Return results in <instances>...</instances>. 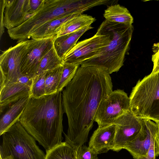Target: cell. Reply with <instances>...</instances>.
I'll return each mask as SVG.
<instances>
[{"mask_svg":"<svg viewBox=\"0 0 159 159\" xmlns=\"http://www.w3.org/2000/svg\"><path fill=\"white\" fill-rule=\"evenodd\" d=\"M159 155V143L157 136L154 139L146 155L137 159H156Z\"/></svg>","mask_w":159,"mask_h":159,"instance_id":"4316f807","label":"cell"},{"mask_svg":"<svg viewBox=\"0 0 159 159\" xmlns=\"http://www.w3.org/2000/svg\"><path fill=\"white\" fill-rule=\"evenodd\" d=\"M153 54L152 60L153 63V67L152 73L159 71V42L155 43L152 47Z\"/></svg>","mask_w":159,"mask_h":159,"instance_id":"83f0119b","label":"cell"},{"mask_svg":"<svg viewBox=\"0 0 159 159\" xmlns=\"http://www.w3.org/2000/svg\"><path fill=\"white\" fill-rule=\"evenodd\" d=\"M116 126L112 124L98 126L93 132L89 143V148L97 154L112 150L114 144Z\"/></svg>","mask_w":159,"mask_h":159,"instance_id":"5bb4252c","label":"cell"},{"mask_svg":"<svg viewBox=\"0 0 159 159\" xmlns=\"http://www.w3.org/2000/svg\"><path fill=\"white\" fill-rule=\"evenodd\" d=\"M80 65L63 63L57 92H62L73 79Z\"/></svg>","mask_w":159,"mask_h":159,"instance_id":"cb8c5ba5","label":"cell"},{"mask_svg":"<svg viewBox=\"0 0 159 159\" xmlns=\"http://www.w3.org/2000/svg\"><path fill=\"white\" fill-rule=\"evenodd\" d=\"M31 88L17 82L5 86L0 90V113L20 99L30 95Z\"/></svg>","mask_w":159,"mask_h":159,"instance_id":"9a60e30c","label":"cell"},{"mask_svg":"<svg viewBox=\"0 0 159 159\" xmlns=\"http://www.w3.org/2000/svg\"><path fill=\"white\" fill-rule=\"evenodd\" d=\"M98 0H43L35 12L19 26L7 30L9 37L19 43L45 23L66 15L84 12L99 5Z\"/></svg>","mask_w":159,"mask_h":159,"instance_id":"3957f363","label":"cell"},{"mask_svg":"<svg viewBox=\"0 0 159 159\" xmlns=\"http://www.w3.org/2000/svg\"><path fill=\"white\" fill-rule=\"evenodd\" d=\"M47 72L35 76L33 78V83L30 90L31 97L38 98L45 95V80Z\"/></svg>","mask_w":159,"mask_h":159,"instance_id":"d4e9b609","label":"cell"},{"mask_svg":"<svg viewBox=\"0 0 159 159\" xmlns=\"http://www.w3.org/2000/svg\"></svg>","mask_w":159,"mask_h":159,"instance_id":"d6a6232c","label":"cell"},{"mask_svg":"<svg viewBox=\"0 0 159 159\" xmlns=\"http://www.w3.org/2000/svg\"><path fill=\"white\" fill-rule=\"evenodd\" d=\"M92 28L91 25L72 33L55 37L54 46L60 57L63 59L66 53L76 44L80 38L87 31Z\"/></svg>","mask_w":159,"mask_h":159,"instance_id":"ac0fdd59","label":"cell"},{"mask_svg":"<svg viewBox=\"0 0 159 159\" xmlns=\"http://www.w3.org/2000/svg\"><path fill=\"white\" fill-rule=\"evenodd\" d=\"M129 98L130 109L136 116L159 122V71L139 80Z\"/></svg>","mask_w":159,"mask_h":159,"instance_id":"5b68a950","label":"cell"},{"mask_svg":"<svg viewBox=\"0 0 159 159\" xmlns=\"http://www.w3.org/2000/svg\"><path fill=\"white\" fill-rule=\"evenodd\" d=\"M81 14L77 13L66 15L50 20L33 31L29 39H46L56 36L58 29L64 23Z\"/></svg>","mask_w":159,"mask_h":159,"instance_id":"e0dca14e","label":"cell"},{"mask_svg":"<svg viewBox=\"0 0 159 159\" xmlns=\"http://www.w3.org/2000/svg\"><path fill=\"white\" fill-rule=\"evenodd\" d=\"M29 40L3 51L0 56V88L16 82L21 75V66Z\"/></svg>","mask_w":159,"mask_h":159,"instance_id":"9c48e42d","label":"cell"},{"mask_svg":"<svg viewBox=\"0 0 159 159\" xmlns=\"http://www.w3.org/2000/svg\"><path fill=\"white\" fill-rule=\"evenodd\" d=\"M63 65L47 72L45 80V95L51 94L57 92V88L60 82Z\"/></svg>","mask_w":159,"mask_h":159,"instance_id":"603a6c76","label":"cell"},{"mask_svg":"<svg viewBox=\"0 0 159 159\" xmlns=\"http://www.w3.org/2000/svg\"><path fill=\"white\" fill-rule=\"evenodd\" d=\"M98 154L83 145L77 151V159H98Z\"/></svg>","mask_w":159,"mask_h":159,"instance_id":"484cf974","label":"cell"},{"mask_svg":"<svg viewBox=\"0 0 159 159\" xmlns=\"http://www.w3.org/2000/svg\"><path fill=\"white\" fill-rule=\"evenodd\" d=\"M30 98V95L22 98L11 104L1 116L0 135L17 121L22 115Z\"/></svg>","mask_w":159,"mask_h":159,"instance_id":"2e32d148","label":"cell"},{"mask_svg":"<svg viewBox=\"0 0 159 159\" xmlns=\"http://www.w3.org/2000/svg\"><path fill=\"white\" fill-rule=\"evenodd\" d=\"M103 15L106 20L111 22L129 25L133 22V18L129 10L119 4L108 6Z\"/></svg>","mask_w":159,"mask_h":159,"instance_id":"ffe728a7","label":"cell"},{"mask_svg":"<svg viewBox=\"0 0 159 159\" xmlns=\"http://www.w3.org/2000/svg\"><path fill=\"white\" fill-rule=\"evenodd\" d=\"M45 159H77V151L66 141L46 151Z\"/></svg>","mask_w":159,"mask_h":159,"instance_id":"7402d4cb","label":"cell"},{"mask_svg":"<svg viewBox=\"0 0 159 159\" xmlns=\"http://www.w3.org/2000/svg\"><path fill=\"white\" fill-rule=\"evenodd\" d=\"M130 109V99L123 90L112 91L100 103L94 119L99 127L112 124L114 120Z\"/></svg>","mask_w":159,"mask_h":159,"instance_id":"ba28073f","label":"cell"},{"mask_svg":"<svg viewBox=\"0 0 159 159\" xmlns=\"http://www.w3.org/2000/svg\"><path fill=\"white\" fill-rule=\"evenodd\" d=\"M3 23L7 30L17 27L33 15L29 0H5Z\"/></svg>","mask_w":159,"mask_h":159,"instance_id":"4fadbf2b","label":"cell"},{"mask_svg":"<svg viewBox=\"0 0 159 159\" xmlns=\"http://www.w3.org/2000/svg\"><path fill=\"white\" fill-rule=\"evenodd\" d=\"M156 123L158 125V130L157 133V138L159 143V122H157Z\"/></svg>","mask_w":159,"mask_h":159,"instance_id":"4dcf8cb0","label":"cell"},{"mask_svg":"<svg viewBox=\"0 0 159 159\" xmlns=\"http://www.w3.org/2000/svg\"><path fill=\"white\" fill-rule=\"evenodd\" d=\"M16 82L25 85L30 88L33 84V79L26 75H21L19 77Z\"/></svg>","mask_w":159,"mask_h":159,"instance_id":"f546056e","label":"cell"},{"mask_svg":"<svg viewBox=\"0 0 159 159\" xmlns=\"http://www.w3.org/2000/svg\"><path fill=\"white\" fill-rule=\"evenodd\" d=\"M1 136L0 154L2 159H45L46 155L20 120Z\"/></svg>","mask_w":159,"mask_h":159,"instance_id":"8992f818","label":"cell"},{"mask_svg":"<svg viewBox=\"0 0 159 159\" xmlns=\"http://www.w3.org/2000/svg\"><path fill=\"white\" fill-rule=\"evenodd\" d=\"M113 124L116 126L112 150L118 152L124 149L126 144L139 133L141 128L140 118L130 110L116 118Z\"/></svg>","mask_w":159,"mask_h":159,"instance_id":"8fae6325","label":"cell"},{"mask_svg":"<svg viewBox=\"0 0 159 159\" xmlns=\"http://www.w3.org/2000/svg\"><path fill=\"white\" fill-rule=\"evenodd\" d=\"M140 118L142 126L139 132L124 148L135 159L146 155L158 130L157 123L148 118Z\"/></svg>","mask_w":159,"mask_h":159,"instance_id":"7c38bea8","label":"cell"},{"mask_svg":"<svg viewBox=\"0 0 159 159\" xmlns=\"http://www.w3.org/2000/svg\"><path fill=\"white\" fill-rule=\"evenodd\" d=\"M99 27L109 34L110 41L98 54L83 61L80 66L101 68L110 75L118 72L124 65L134 27L132 25L112 22L106 20Z\"/></svg>","mask_w":159,"mask_h":159,"instance_id":"277c9868","label":"cell"},{"mask_svg":"<svg viewBox=\"0 0 159 159\" xmlns=\"http://www.w3.org/2000/svg\"><path fill=\"white\" fill-rule=\"evenodd\" d=\"M113 87L111 76L104 69L80 66L62 90L68 125L65 141L76 151L87 141L98 107Z\"/></svg>","mask_w":159,"mask_h":159,"instance_id":"6da1fadb","label":"cell"},{"mask_svg":"<svg viewBox=\"0 0 159 159\" xmlns=\"http://www.w3.org/2000/svg\"><path fill=\"white\" fill-rule=\"evenodd\" d=\"M6 6L5 0H0V38L4 32V26L3 23L4 11Z\"/></svg>","mask_w":159,"mask_h":159,"instance_id":"f1b7e54d","label":"cell"},{"mask_svg":"<svg viewBox=\"0 0 159 159\" xmlns=\"http://www.w3.org/2000/svg\"><path fill=\"white\" fill-rule=\"evenodd\" d=\"M64 113L61 92L30 97L20 121L47 151L62 142Z\"/></svg>","mask_w":159,"mask_h":159,"instance_id":"7a4b0ae2","label":"cell"},{"mask_svg":"<svg viewBox=\"0 0 159 159\" xmlns=\"http://www.w3.org/2000/svg\"><path fill=\"white\" fill-rule=\"evenodd\" d=\"M110 41L109 34L99 27L93 36L79 42L66 53L63 58V63L80 65L83 61L98 54Z\"/></svg>","mask_w":159,"mask_h":159,"instance_id":"52a82bcc","label":"cell"},{"mask_svg":"<svg viewBox=\"0 0 159 159\" xmlns=\"http://www.w3.org/2000/svg\"><path fill=\"white\" fill-rule=\"evenodd\" d=\"M55 37L29 40L21 63L22 74L33 78L42 58L53 46Z\"/></svg>","mask_w":159,"mask_h":159,"instance_id":"30bf717a","label":"cell"},{"mask_svg":"<svg viewBox=\"0 0 159 159\" xmlns=\"http://www.w3.org/2000/svg\"><path fill=\"white\" fill-rule=\"evenodd\" d=\"M63 64V59L57 54L53 45L42 58L35 76L40 75L44 72L55 69Z\"/></svg>","mask_w":159,"mask_h":159,"instance_id":"44dd1931","label":"cell"},{"mask_svg":"<svg viewBox=\"0 0 159 159\" xmlns=\"http://www.w3.org/2000/svg\"><path fill=\"white\" fill-rule=\"evenodd\" d=\"M0 159H2V158L0 157Z\"/></svg>","mask_w":159,"mask_h":159,"instance_id":"1f68e13d","label":"cell"},{"mask_svg":"<svg viewBox=\"0 0 159 159\" xmlns=\"http://www.w3.org/2000/svg\"><path fill=\"white\" fill-rule=\"evenodd\" d=\"M96 20L95 18L86 14H80L67 20L58 29L56 37L72 33L90 26Z\"/></svg>","mask_w":159,"mask_h":159,"instance_id":"d6986e66","label":"cell"}]
</instances>
